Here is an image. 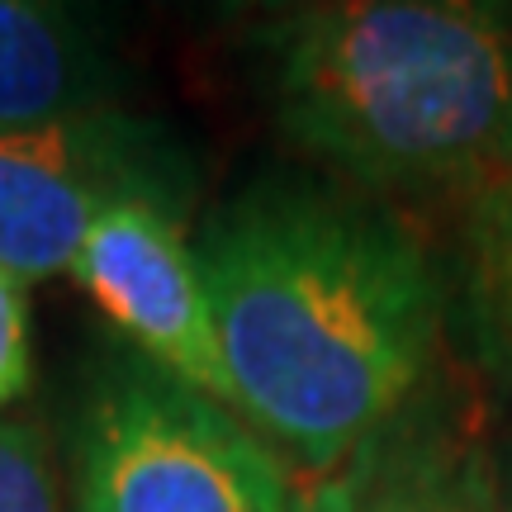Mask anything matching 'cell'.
I'll return each mask as SVG.
<instances>
[{
    "mask_svg": "<svg viewBox=\"0 0 512 512\" xmlns=\"http://www.w3.org/2000/svg\"><path fill=\"white\" fill-rule=\"evenodd\" d=\"M233 413L309 479L422 394L441 337L427 242L337 185L256 181L195 242Z\"/></svg>",
    "mask_w": 512,
    "mask_h": 512,
    "instance_id": "6da1fadb",
    "label": "cell"
},
{
    "mask_svg": "<svg viewBox=\"0 0 512 512\" xmlns=\"http://www.w3.org/2000/svg\"><path fill=\"white\" fill-rule=\"evenodd\" d=\"M261 105L304 157L380 195L512 176V15L441 0H342L261 19Z\"/></svg>",
    "mask_w": 512,
    "mask_h": 512,
    "instance_id": "7a4b0ae2",
    "label": "cell"
},
{
    "mask_svg": "<svg viewBox=\"0 0 512 512\" xmlns=\"http://www.w3.org/2000/svg\"><path fill=\"white\" fill-rule=\"evenodd\" d=\"M266 441L143 356H114L76 422V512H294Z\"/></svg>",
    "mask_w": 512,
    "mask_h": 512,
    "instance_id": "3957f363",
    "label": "cell"
},
{
    "mask_svg": "<svg viewBox=\"0 0 512 512\" xmlns=\"http://www.w3.org/2000/svg\"><path fill=\"white\" fill-rule=\"evenodd\" d=\"M190 200L195 162L181 138L119 105L0 133V271L19 285L62 275L105 214L157 204L185 219Z\"/></svg>",
    "mask_w": 512,
    "mask_h": 512,
    "instance_id": "277c9868",
    "label": "cell"
},
{
    "mask_svg": "<svg viewBox=\"0 0 512 512\" xmlns=\"http://www.w3.org/2000/svg\"><path fill=\"white\" fill-rule=\"evenodd\" d=\"M72 280L138 347L143 361L233 408L219 328L200 275V256L185 238V219L157 204L114 209L81 242Z\"/></svg>",
    "mask_w": 512,
    "mask_h": 512,
    "instance_id": "5b68a950",
    "label": "cell"
},
{
    "mask_svg": "<svg viewBox=\"0 0 512 512\" xmlns=\"http://www.w3.org/2000/svg\"><path fill=\"white\" fill-rule=\"evenodd\" d=\"M294 512H512V498L484 441L418 394L332 475L313 479Z\"/></svg>",
    "mask_w": 512,
    "mask_h": 512,
    "instance_id": "8992f818",
    "label": "cell"
},
{
    "mask_svg": "<svg viewBox=\"0 0 512 512\" xmlns=\"http://www.w3.org/2000/svg\"><path fill=\"white\" fill-rule=\"evenodd\" d=\"M124 67L100 24L38 0H0V133L119 105Z\"/></svg>",
    "mask_w": 512,
    "mask_h": 512,
    "instance_id": "52a82bcc",
    "label": "cell"
},
{
    "mask_svg": "<svg viewBox=\"0 0 512 512\" xmlns=\"http://www.w3.org/2000/svg\"><path fill=\"white\" fill-rule=\"evenodd\" d=\"M0 512H57L48 441L29 418H0Z\"/></svg>",
    "mask_w": 512,
    "mask_h": 512,
    "instance_id": "ba28073f",
    "label": "cell"
},
{
    "mask_svg": "<svg viewBox=\"0 0 512 512\" xmlns=\"http://www.w3.org/2000/svg\"><path fill=\"white\" fill-rule=\"evenodd\" d=\"M29 384V304L24 285L0 271V413Z\"/></svg>",
    "mask_w": 512,
    "mask_h": 512,
    "instance_id": "9c48e42d",
    "label": "cell"
},
{
    "mask_svg": "<svg viewBox=\"0 0 512 512\" xmlns=\"http://www.w3.org/2000/svg\"><path fill=\"white\" fill-rule=\"evenodd\" d=\"M503 261H508V285H512V228L503 233Z\"/></svg>",
    "mask_w": 512,
    "mask_h": 512,
    "instance_id": "30bf717a",
    "label": "cell"
}]
</instances>
